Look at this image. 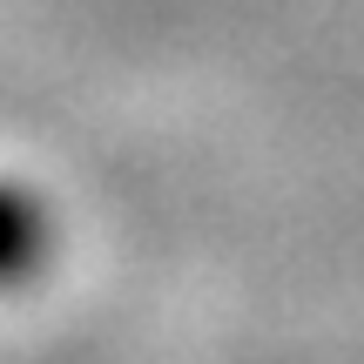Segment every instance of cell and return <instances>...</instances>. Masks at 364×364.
<instances>
[{
	"mask_svg": "<svg viewBox=\"0 0 364 364\" xmlns=\"http://www.w3.org/2000/svg\"><path fill=\"white\" fill-rule=\"evenodd\" d=\"M41 257H48V216H41V203L21 196V189H0V284L34 277Z\"/></svg>",
	"mask_w": 364,
	"mask_h": 364,
	"instance_id": "obj_1",
	"label": "cell"
}]
</instances>
